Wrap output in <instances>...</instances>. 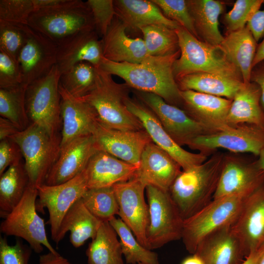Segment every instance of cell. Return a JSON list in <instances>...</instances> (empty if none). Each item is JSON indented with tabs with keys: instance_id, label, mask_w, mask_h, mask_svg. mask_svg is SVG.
Listing matches in <instances>:
<instances>
[{
	"instance_id": "obj_57",
	"label": "cell",
	"mask_w": 264,
	"mask_h": 264,
	"mask_svg": "<svg viewBox=\"0 0 264 264\" xmlns=\"http://www.w3.org/2000/svg\"><path fill=\"white\" fill-rule=\"evenodd\" d=\"M257 161L260 168L264 170V149L258 155Z\"/></svg>"
},
{
	"instance_id": "obj_5",
	"label": "cell",
	"mask_w": 264,
	"mask_h": 264,
	"mask_svg": "<svg viewBox=\"0 0 264 264\" xmlns=\"http://www.w3.org/2000/svg\"><path fill=\"white\" fill-rule=\"evenodd\" d=\"M176 31L180 50V55L173 65L176 80L198 72L218 74L242 80L239 71L228 60L220 46L199 40L181 26Z\"/></svg>"
},
{
	"instance_id": "obj_47",
	"label": "cell",
	"mask_w": 264,
	"mask_h": 264,
	"mask_svg": "<svg viewBox=\"0 0 264 264\" xmlns=\"http://www.w3.org/2000/svg\"><path fill=\"white\" fill-rule=\"evenodd\" d=\"M21 84H22V77L18 63L0 50V88Z\"/></svg>"
},
{
	"instance_id": "obj_55",
	"label": "cell",
	"mask_w": 264,
	"mask_h": 264,
	"mask_svg": "<svg viewBox=\"0 0 264 264\" xmlns=\"http://www.w3.org/2000/svg\"><path fill=\"white\" fill-rule=\"evenodd\" d=\"M263 61H264V38L258 45L253 62L252 68L257 64Z\"/></svg>"
},
{
	"instance_id": "obj_40",
	"label": "cell",
	"mask_w": 264,
	"mask_h": 264,
	"mask_svg": "<svg viewBox=\"0 0 264 264\" xmlns=\"http://www.w3.org/2000/svg\"><path fill=\"white\" fill-rule=\"evenodd\" d=\"M81 198L88 210L101 221H110L119 214L112 187L88 189Z\"/></svg>"
},
{
	"instance_id": "obj_7",
	"label": "cell",
	"mask_w": 264,
	"mask_h": 264,
	"mask_svg": "<svg viewBox=\"0 0 264 264\" xmlns=\"http://www.w3.org/2000/svg\"><path fill=\"white\" fill-rule=\"evenodd\" d=\"M248 195H234L213 199L184 220L181 239L187 251L195 254L199 243L206 236L223 226L232 225Z\"/></svg>"
},
{
	"instance_id": "obj_34",
	"label": "cell",
	"mask_w": 264,
	"mask_h": 264,
	"mask_svg": "<svg viewBox=\"0 0 264 264\" xmlns=\"http://www.w3.org/2000/svg\"><path fill=\"white\" fill-rule=\"evenodd\" d=\"M117 234L109 221H102L87 249L88 264H124Z\"/></svg>"
},
{
	"instance_id": "obj_9",
	"label": "cell",
	"mask_w": 264,
	"mask_h": 264,
	"mask_svg": "<svg viewBox=\"0 0 264 264\" xmlns=\"http://www.w3.org/2000/svg\"><path fill=\"white\" fill-rule=\"evenodd\" d=\"M38 196L37 188L29 184L21 200L1 222L0 230L7 236L23 239L37 253L42 252L44 246L56 253L48 240L44 220L37 212Z\"/></svg>"
},
{
	"instance_id": "obj_35",
	"label": "cell",
	"mask_w": 264,
	"mask_h": 264,
	"mask_svg": "<svg viewBox=\"0 0 264 264\" xmlns=\"http://www.w3.org/2000/svg\"><path fill=\"white\" fill-rule=\"evenodd\" d=\"M29 184L23 160L10 166L0 176V210L3 218L20 202Z\"/></svg>"
},
{
	"instance_id": "obj_53",
	"label": "cell",
	"mask_w": 264,
	"mask_h": 264,
	"mask_svg": "<svg viewBox=\"0 0 264 264\" xmlns=\"http://www.w3.org/2000/svg\"><path fill=\"white\" fill-rule=\"evenodd\" d=\"M264 254V246L250 252L241 264H259Z\"/></svg>"
},
{
	"instance_id": "obj_50",
	"label": "cell",
	"mask_w": 264,
	"mask_h": 264,
	"mask_svg": "<svg viewBox=\"0 0 264 264\" xmlns=\"http://www.w3.org/2000/svg\"><path fill=\"white\" fill-rule=\"evenodd\" d=\"M250 82L256 84L261 89V103L264 111V61L253 67L251 71Z\"/></svg>"
},
{
	"instance_id": "obj_58",
	"label": "cell",
	"mask_w": 264,
	"mask_h": 264,
	"mask_svg": "<svg viewBox=\"0 0 264 264\" xmlns=\"http://www.w3.org/2000/svg\"><path fill=\"white\" fill-rule=\"evenodd\" d=\"M259 264H264V254H263L261 261L259 263Z\"/></svg>"
},
{
	"instance_id": "obj_41",
	"label": "cell",
	"mask_w": 264,
	"mask_h": 264,
	"mask_svg": "<svg viewBox=\"0 0 264 264\" xmlns=\"http://www.w3.org/2000/svg\"><path fill=\"white\" fill-rule=\"evenodd\" d=\"M263 0H237L223 17L226 33L245 27L254 13L260 10Z\"/></svg>"
},
{
	"instance_id": "obj_25",
	"label": "cell",
	"mask_w": 264,
	"mask_h": 264,
	"mask_svg": "<svg viewBox=\"0 0 264 264\" xmlns=\"http://www.w3.org/2000/svg\"><path fill=\"white\" fill-rule=\"evenodd\" d=\"M127 29L115 16L102 40L103 56L116 63H141L150 56L144 41L142 38L129 37Z\"/></svg>"
},
{
	"instance_id": "obj_6",
	"label": "cell",
	"mask_w": 264,
	"mask_h": 264,
	"mask_svg": "<svg viewBox=\"0 0 264 264\" xmlns=\"http://www.w3.org/2000/svg\"><path fill=\"white\" fill-rule=\"evenodd\" d=\"M9 138L21 149L29 184L36 188L44 184L59 157L61 135H52L38 125L30 123L25 129Z\"/></svg>"
},
{
	"instance_id": "obj_16",
	"label": "cell",
	"mask_w": 264,
	"mask_h": 264,
	"mask_svg": "<svg viewBox=\"0 0 264 264\" xmlns=\"http://www.w3.org/2000/svg\"><path fill=\"white\" fill-rule=\"evenodd\" d=\"M126 105L140 121L152 141L168 153L179 164L182 170L200 164L208 158V156L205 154L188 152L177 144L152 110L135 96L127 98Z\"/></svg>"
},
{
	"instance_id": "obj_31",
	"label": "cell",
	"mask_w": 264,
	"mask_h": 264,
	"mask_svg": "<svg viewBox=\"0 0 264 264\" xmlns=\"http://www.w3.org/2000/svg\"><path fill=\"white\" fill-rule=\"evenodd\" d=\"M261 91L255 83H243L235 94L227 117L230 127L251 124L264 128V111L261 103Z\"/></svg>"
},
{
	"instance_id": "obj_17",
	"label": "cell",
	"mask_w": 264,
	"mask_h": 264,
	"mask_svg": "<svg viewBox=\"0 0 264 264\" xmlns=\"http://www.w3.org/2000/svg\"><path fill=\"white\" fill-rule=\"evenodd\" d=\"M146 187L135 178L112 186L118 204V216L137 241L148 249L146 230L149 212L144 197Z\"/></svg>"
},
{
	"instance_id": "obj_11",
	"label": "cell",
	"mask_w": 264,
	"mask_h": 264,
	"mask_svg": "<svg viewBox=\"0 0 264 264\" xmlns=\"http://www.w3.org/2000/svg\"><path fill=\"white\" fill-rule=\"evenodd\" d=\"M188 147L208 156L221 148L233 153H250L258 157L264 149V128L254 124H241L198 137Z\"/></svg>"
},
{
	"instance_id": "obj_38",
	"label": "cell",
	"mask_w": 264,
	"mask_h": 264,
	"mask_svg": "<svg viewBox=\"0 0 264 264\" xmlns=\"http://www.w3.org/2000/svg\"><path fill=\"white\" fill-rule=\"evenodd\" d=\"M139 30L150 56H166L180 50L176 29L162 24H152Z\"/></svg>"
},
{
	"instance_id": "obj_33",
	"label": "cell",
	"mask_w": 264,
	"mask_h": 264,
	"mask_svg": "<svg viewBox=\"0 0 264 264\" xmlns=\"http://www.w3.org/2000/svg\"><path fill=\"white\" fill-rule=\"evenodd\" d=\"M176 81L181 91L191 90L230 100L244 83L241 79L207 72L189 74Z\"/></svg>"
},
{
	"instance_id": "obj_12",
	"label": "cell",
	"mask_w": 264,
	"mask_h": 264,
	"mask_svg": "<svg viewBox=\"0 0 264 264\" xmlns=\"http://www.w3.org/2000/svg\"><path fill=\"white\" fill-rule=\"evenodd\" d=\"M135 96L156 115L166 132L179 146L188 145L196 138L213 133L183 110L169 104L155 94L133 90Z\"/></svg>"
},
{
	"instance_id": "obj_20",
	"label": "cell",
	"mask_w": 264,
	"mask_h": 264,
	"mask_svg": "<svg viewBox=\"0 0 264 264\" xmlns=\"http://www.w3.org/2000/svg\"><path fill=\"white\" fill-rule=\"evenodd\" d=\"M180 93L182 109L200 125L213 133L230 127L227 117L232 100L191 90Z\"/></svg>"
},
{
	"instance_id": "obj_18",
	"label": "cell",
	"mask_w": 264,
	"mask_h": 264,
	"mask_svg": "<svg viewBox=\"0 0 264 264\" xmlns=\"http://www.w3.org/2000/svg\"><path fill=\"white\" fill-rule=\"evenodd\" d=\"M92 135L98 150L138 167L143 150L152 141L145 130L121 131L109 128L99 122Z\"/></svg>"
},
{
	"instance_id": "obj_56",
	"label": "cell",
	"mask_w": 264,
	"mask_h": 264,
	"mask_svg": "<svg viewBox=\"0 0 264 264\" xmlns=\"http://www.w3.org/2000/svg\"><path fill=\"white\" fill-rule=\"evenodd\" d=\"M181 264H205L202 260L197 254H194L185 258Z\"/></svg>"
},
{
	"instance_id": "obj_51",
	"label": "cell",
	"mask_w": 264,
	"mask_h": 264,
	"mask_svg": "<svg viewBox=\"0 0 264 264\" xmlns=\"http://www.w3.org/2000/svg\"><path fill=\"white\" fill-rule=\"evenodd\" d=\"M38 264H71L67 259L61 255L58 252L48 253L40 256Z\"/></svg>"
},
{
	"instance_id": "obj_43",
	"label": "cell",
	"mask_w": 264,
	"mask_h": 264,
	"mask_svg": "<svg viewBox=\"0 0 264 264\" xmlns=\"http://www.w3.org/2000/svg\"><path fill=\"white\" fill-rule=\"evenodd\" d=\"M152 1L160 8L166 17L176 22L198 38L187 0H152Z\"/></svg>"
},
{
	"instance_id": "obj_22",
	"label": "cell",
	"mask_w": 264,
	"mask_h": 264,
	"mask_svg": "<svg viewBox=\"0 0 264 264\" xmlns=\"http://www.w3.org/2000/svg\"><path fill=\"white\" fill-rule=\"evenodd\" d=\"M97 150L92 134L74 139L61 149L59 157L44 184L56 185L73 178L85 170Z\"/></svg>"
},
{
	"instance_id": "obj_46",
	"label": "cell",
	"mask_w": 264,
	"mask_h": 264,
	"mask_svg": "<svg viewBox=\"0 0 264 264\" xmlns=\"http://www.w3.org/2000/svg\"><path fill=\"white\" fill-rule=\"evenodd\" d=\"M32 248L17 240L9 245L5 237H0V264H29Z\"/></svg>"
},
{
	"instance_id": "obj_19",
	"label": "cell",
	"mask_w": 264,
	"mask_h": 264,
	"mask_svg": "<svg viewBox=\"0 0 264 264\" xmlns=\"http://www.w3.org/2000/svg\"><path fill=\"white\" fill-rule=\"evenodd\" d=\"M231 228L239 239L246 257L264 246V183L246 197Z\"/></svg>"
},
{
	"instance_id": "obj_49",
	"label": "cell",
	"mask_w": 264,
	"mask_h": 264,
	"mask_svg": "<svg viewBox=\"0 0 264 264\" xmlns=\"http://www.w3.org/2000/svg\"><path fill=\"white\" fill-rule=\"evenodd\" d=\"M246 26L258 42L264 36V9L257 11L247 22Z\"/></svg>"
},
{
	"instance_id": "obj_54",
	"label": "cell",
	"mask_w": 264,
	"mask_h": 264,
	"mask_svg": "<svg viewBox=\"0 0 264 264\" xmlns=\"http://www.w3.org/2000/svg\"><path fill=\"white\" fill-rule=\"evenodd\" d=\"M63 0H32L35 10L54 6L62 2Z\"/></svg>"
},
{
	"instance_id": "obj_59",
	"label": "cell",
	"mask_w": 264,
	"mask_h": 264,
	"mask_svg": "<svg viewBox=\"0 0 264 264\" xmlns=\"http://www.w3.org/2000/svg\"></svg>"
},
{
	"instance_id": "obj_52",
	"label": "cell",
	"mask_w": 264,
	"mask_h": 264,
	"mask_svg": "<svg viewBox=\"0 0 264 264\" xmlns=\"http://www.w3.org/2000/svg\"><path fill=\"white\" fill-rule=\"evenodd\" d=\"M19 131L10 121L0 117V140L9 138Z\"/></svg>"
},
{
	"instance_id": "obj_44",
	"label": "cell",
	"mask_w": 264,
	"mask_h": 264,
	"mask_svg": "<svg viewBox=\"0 0 264 264\" xmlns=\"http://www.w3.org/2000/svg\"><path fill=\"white\" fill-rule=\"evenodd\" d=\"M35 10L32 0H0V20L15 25H28Z\"/></svg>"
},
{
	"instance_id": "obj_13",
	"label": "cell",
	"mask_w": 264,
	"mask_h": 264,
	"mask_svg": "<svg viewBox=\"0 0 264 264\" xmlns=\"http://www.w3.org/2000/svg\"><path fill=\"white\" fill-rule=\"evenodd\" d=\"M240 154H224L213 199L234 195H249L264 183V170L259 167L257 158Z\"/></svg>"
},
{
	"instance_id": "obj_8",
	"label": "cell",
	"mask_w": 264,
	"mask_h": 264,
	"mask_svg": "<svg viewBox=\"0 0 264 264\" xmlns=\"http://www.w3.org/2000/svg\"><path fill=\"white\" fill-rule=\"evenodd\" d=\"M60 76L55 65L47 74L30 84L25 93V108L30 121L52 135L59 134L61 123Z\"/></svg>"
},
{
	"instance_id": "obj_48",
	"label": "cell",
	"mask_w": 264,
	"mask_h": 264,
	"mask_svg": "<svg viewBox=\"0 0 264 264\" xmlns=\"http://www.w3.org/2000/svg\"><path fill=\"white\" fill-rule=\"evenodd\" d=\"M21 149L10 138L0 140V176L10 166L22 160Z\"/></svg>"
},
{
	"instance_id": "obj_10",
	"label": "cell",
	"mask_w": 264,
	"mask_h": 264,
	"mask_svg": "<svg viewBox=\"0 0 264 264\" xmlns=\"http://www.w3.org/2000/svg\"><path fill=\"white\" fill-rule=\"evenodd\" d=\"M146 193L149 212L146 230L148 249L158 248L181 239L183 220L168 191L148 185Z\"/></svg>"
},
{
	"instance_id": "obj_3",
	"label": "cell",
	"mask_w": 264,
	"mask_h": 264,
	"mask_svg": "<svg viewBox=\"0 0 264 264\" xmlns=\"http://www.w3.org/2000/svg\"><path fill=\"white\" fill-rule=\"evenodd\" d=\"M95 82L92 89L80 98L94 110L99 122L109 128L127 131L144 130L137 118L127 108L130 88L115 82L110 74L96 67Z\"/></svg>"
},
{
	"instance_id": "obj_4",
	"label": "cell",
	"mask_w": 264,
	"mask_h": 264,
	"mask_svg": "<svg viewBox=\"0 0 264 264\" xmlns=\"http://www.w3.org/2000/svg\"><path fill=\"white\" fill-rule=\"evenodd\" d=\"M28 25L57 45L80 32L95 30L91 11L81 0H63L54 6L36 10Z\"/></svg>"
},
{
	"instance_id": "obj_24",
	"label": "cell",
	"mask_w": 264,
	"mask_h": 264,
	"mask_svg": "<svg viewBox=\"0 0 264 264\" xmlns=\"http://www.w3.org/2000/svg\"><path fill=\"white\" fill-rule=\"evenodd\" d=\"M195 254L205 264H241L246 257L231 225L221 227L206 236L199 243Z\"/></svg>"
},
{
	"instance_id": "obj_2",
	"label": "cell",
	"mask_w": 264,
	"mask_h": 264,
	"mask_svg": "<svg viewBox=\"0 0 264 264\" xmlns=\"http://www.w3.org/2000/svg\"><path fill=\"white\" fill-rule=\"evenodd\" d=\"M224 154L216 151L204 162L182 170L168 193L183 220L213 199L223 164Z\"/></svg>"
},
{
	"instance_id": "obj_42",
	"label": "cell",
	"mask_w": 264,
	"mask_h": 264,
	"mask_svg": "<svg viewBox=\"0 0 264 264\" xmlns=\"http://www.w3.org/2000/svg\"><path fill=\"white\" fill-rule=\"evenodd\" d=\"M25 25H15L0 20V50L17 62L26 39Z\"/></svg>"
},
{
	"instance_id": "obj_39",
	"label": "cell",
	"mask_w": 264,
	"mask_h": 264,
	"mask_svg": "<svg viewBox=\"0 0 264 264\" xmlns=\"http://www.w3.org/2000/svg\"><path fill=\"white\" fill-rule=\"evenodd\" d=\"M96 74L95 66L87 62H80L61 74L60 84L70 94L81 98L92 89Z\"/></svg>"
},
{
	"instance_id": "obj_32",
	"label": "cell",
	"mask_w": 264,
	"mask_h": 264,
	"mask_svg": "<svg viewBox=\"0 0 264 264\" xmlns=\"http://www.w3.org/2000/svg\"><path fill=\"white\" fill-rule=\"evenodd\" d=\"M102 222L88 210L80 198L65 216L55 243L58 244L69 231L71 244L75 248L80 247L88 239L95 237Z\"/></svg>"
},
{
	"instance_id": "obj_14",
	"label": "cell",
	"mask_w": 264,
	"mask_h": 264,
	"mask_svg": "<svg viewBox=\"0 0 264 264\" xmlns=\"http://www.w3.org/2000/svg\"><path fill=\"white\" fill-rule=\"evenodd\" d=\"M88 189L85 169L65 183L56 185L44 184L37 188L39 199L36 203L37 209L41 211L44 208L47 209L51 239L55 242L66 213L82 198Z\"/></svg>"
},
{
	"instance_id": "obj_15",
	"label": "cell",
	"mask_w": 264,
	"mask_h": 264,
	"mask_svg": "<svg viewBox=\"0 0 264 264\" xmlns=\"http://www.w3.org/2000/svg\"><path fill=\"white\" fill-rule=\"evenodd\" d=\"M26 39L17 59L22 84L28 86L47 74L56 65L57 46L41 33L25 25Z\"/></svg>"
},
{
	"instance_id": "obj_27",
	"label": "cell",
	"mask_w": 264,
	"mask_h": 264,
	"mask_svg": "<svg viewBox=\"0 0 264 264\" xmlns=\"http://www.w3.org/2000/svg\"><path fill=\"white\" fill-rule=\"evenodd\" d=\"M98 36L95 30L82 32L57 45L56 65L61 74L82 62L100 66L104 56Z\"/></svg>"
},
{
	"instance_id": "obj_26",
	"label": "cell",
	"mask_w": 264,
	"mask_h": 264,
	"mask_svg": "<svg viewBox=\"0 0 264 264\" xmlns=\"http://www.w3.org/2000/svg\"><path fill=\"white\" fill-rule=\"evenodd\" d=\"M138 166L97 150L85 169L88 189L112 187L133 178Z\"/></svg>"
},
{
	"instance_id": "obj_28",
	"label": "cell",
	"mask_w": 264,
	"mask_h": 264,
	"mask_svg": "<svg viewBox=\"0 0 264 264\" xmlns=\"http://www.w3.org/2000/svg\"><path fill=\"white\" fill-rule=\"evenodd\" d=\"M116 16L127 27L139 29L152 24H162L174 29L180 26L168 19L152 0H113Z\"/></svg>"
},
{
	"instance_id": "obj_37",
	"label": "cell",
	"mask_w": 264,
	"mask_h": 264,
	"mask_svg": "<svg viewBox=\"0 0 264 264\" xmlns=\"http://www.w3.org/2000/svg\"><path fill=\"white\" fill-rule=\"evenodd\" d=\"M27 86L0 88V115L12 122L19 131H23L30 125L25 108Z\"/></svg>"
},
{
	"instance_id": "obj_1",
	"label": "cell",
	"mask_w": 264,
	"mask_h": 264,
	"mask_svg": "<svg viewBox=\"0 0 264 264\" xmlns=\"http://www.w3.org/2000/svg\"><path fill=\"white\" fill-rule=\"evenodd\" d=\"M179 55L180 50L166 56H150L139 64L116 63L104 57L99 67L121 78L133 90L155 94L182 109L181 90L173 73V65Z\"/></svg>"
},
{
	"instance_id": "obj_23",
	"label": "cell",
	"mask_w": 264,
	"mask_h": 264,
	"mask_svg": "<svg viewBox=\"0 0 264 264\" xmlns=\"http://www.w3.org/2000/svg\"><path fill=\"white\" fill-rule=\"evenodd\" d=\"M181 169L168 153L152 141L143 151L133 178L146 186L152 185L168 192Z\"/></svg>"
},
{
	"instance_id": "obj_21",
	"label": "cell",
	"mask_w": 264,
	"mask_h": 264,
	"mask_svg": "<svg viewBox=\"0 0 264 264\" xmlns=\"http://www.w3.org/2000/svg\"><path fill=\"white\" fill-rule=\"evenodd\" d=\"M62 130L61 149L74 139L92 134L99 123L94 109L87 102L70 94L59 84Z\"/></svg>"
},
{
	"instance_id": "obj_45",
	"label": "cell",
	"mask_w": 264,
	"mask_h": 264,
	"mask_svg": "<svg viewBox=\"0 0 264 264\" xmlns=\"http://www.w3.org/2000/svg\"><path fill=\"white\" fill-rule=\"evenodd\" d=\"M93 19L95 30L98 35L104 37L116 16L112 0H88Z\"/></svg>"
},
{
	"instance_id": "obj_30",
	"label": "cell",
	"mask_w": 264,
	"mask_h": 264,
	"mask_svg": "<svg viewBox=\"0 0 264 264\" xmlns=\"http://www.w3.org/2000/svg\"><path fill=\"white\" fill-rule=\"evenodd\" d=\"M257 43L246 26L226 33L219 46L228 60L239 71L244 83L250 82L253 62L258 47Z\"/></svg>"
},
{
	"instance_id": "obj_29",
	"label": "cell",
	"mask_w": 264,
	"mask_h": 264,
	"mask_svg": "<svg viewBox=\"0 0 264 264\" xmlns=\"http://www.w3.org/2000/svg\"><path fill=\"white\" fill-rule=\"evenodd\" d=\"M187 3L198 39L219 46L224 39L219 27L224 3L216 0H188Z\"/></svg>"
},
{
	"instance_id": "obj_36",
	"label": "cell",
	"mask_w": 264,
	"mask_h": 264,
	"mask_svg": "<svg viewBox=\"0 0 264 264\" xmlns=\"http://www.w3.org/2000/svg\"><path fill=\"white\" fill-rule=\"evenodd\" d=\"M109 222L120 238L123 255L127 264H159L157 254L144 247L120 218L114 217Z\"/></svg>"
}]
</instances>
